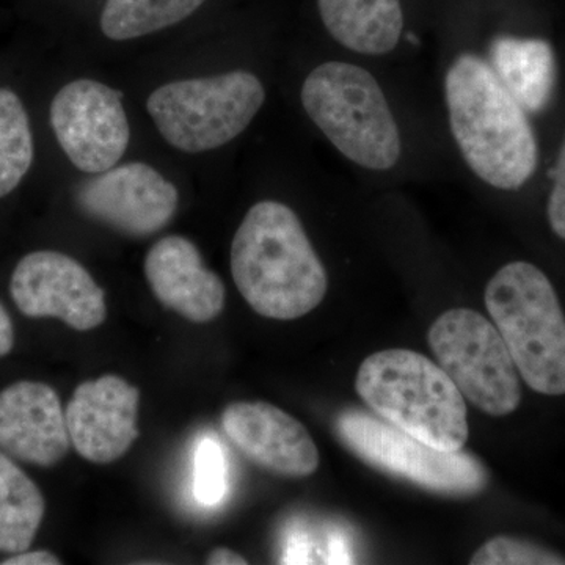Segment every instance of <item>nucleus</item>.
Here are the masks:
<instances>
[{
  "label": "nucleus",
  "instance_id": "nucleus-1",
  "mask_svg": "<svg viewBox=\"0 0 565 565\" xmlns=\"http://www.w3.org/2000/svg\"><path fill=\"white\" fill-rule=\"evenodd\" d=\"M232 274L253 310L277 321L310 313L329 288L302 223L278 202L256 203L245 215L234 234Z\"/></svg>",
  "mask_w": 565,
  "mask_h": 565
},
{
  "label": "nucleus",
  "instance_id": "nucleus-2",
  "mask_svg": "<svg viewBox=\"0 0 565 565\" xmlns=\"http://www.w3.org/2000/svg\"><path fill=\"white\" fill-rule=\"evenodd\" d=\"M452 136L468 167L487 184L515 191L535 172L537 140L526 110L490 63L462 54L445 79Z\"/></svg>",
  "mask_w": 565,
  "mask_h": 565
},
{
  "label": "nucleus",
  "instance_id": "nucleus-3",
  "mask_svg": "<svg viewBox=\"0 0 565 565\" xmlns=\"http://www.w3.org/2000/svg\"><path fill=\"white\" fill-rule=\"evenodd\" d=\"M356 393L396 429L440 451H462L467 405L455 382L422 353L388 349L364 359Z\"/></svg>",
  "mask_w": 565,
  "mask_h": 565
},
{
  "label": "nucleus",
  "instance_id": "nucleus-4",
  "mask_svg": "<svg viewBox=\"0 0 565 565\" xmlns=\"http://www.w3.org/2000/svg\"><path fill=\"white\" fill-rule=\"evenodd\" d=\"M486 305L526 385L565 394V316L548 277L534 264H508L487 285Z\"/></svg>",
  "mask_w": 565,
  "mask_h": 565
},
{
  "label": "nucleus",
  "instance_id": "nucleus-5",
  "mask_svg": "<svg viewBox=\"0 0 565 565\" xmlns=\"http://www.w3.org/2000/svg\"><path fill=\"white\" fill-rule=\"evenodd\" d=\"M308 117L356 166L390 170L401 156L397 122L381 85L362 66L322 63L302 87Z\"/></svg>",
  "mask_w": 565,
  "mask_h": 565
},
{
  "label": "nucleus",
  "instance_id": "nucleus-6",
  "mask_svg": "<svg viewBox=\"0 0 565 565\" xmlns=\"http://www.w3.org/2000/svg\"><path fill=\"white\" fill-rule=\"evenodd\" d=\"M266 92L248 71L170 82L148 98V111L163 139L185 152L223 147L250 125Z\"/></svg>",
  "mask_w": 565,
  "mask_h": 565
},
{
  "label": "nucleus",
  "instance_id": "nucleus-7",
  "mask_svg": "<svg viewBox=\"0 0 565 565\" xmlns=\"http://www.w3.org/2000/svg\"><path fill=\"white\" fill-rule=\"evenodd\" d=\"M441 370L487 415L505 416L522 401L519 371L497 327L468 308L446 311L429 330Z\"/></svg>",
  "mask_w": 565,
  "mask_h": 565
},
{
  "label": "nucleus",
  "instance_id": "nucleus-8",
  "mask_svg": "<svg viewBox=\"0 0 565 565\" xmlns=\"http://www.w3.org/2000/svg\"><path fill=\"white\" fill-rule=\"evenodd\" d=\"M341 440L364 462L403 476L434 492L476 493L486 486L482 465L462 451L446 452L362 412L338 419Z\"/></svg>",
  "mask_w": 565,
  "mask_h": 565
},
{
  "label": "nucleus",
  "instance_id": "nucleus-9",
  "mask_svg": "<svg viewBox=\"0 0 565 565\" xmlns=\"http://www.w3.org/2000/svg\"><path fill=\"white\" fill-rule=\"evenodd\" d=\"M121 99V92L92 79L70 82L52 99V129L82 172H106L125 154L131 132Z\"/></svg>",
  "mask_w": 565,
  "mask_h": 565
},
{
  "label": "nucleus",
  "instance_id": "nucleus-10",
  "mask_svg": "<svg viewBox=\"0 0 565 565\" xmlns=\"http://www.w3.org/2000/svg\"><path fill=\"white\" fill-rule=\"evenodd\" d=\"M10 292L18 310L28 318L61 319L79 332L96 329L107 318L103 289L65 253L25 255L11 275Z\"/></svg>",
  "mask_w": 565,
  "mask_h": 565
},
{
  "label": "nucleus",
  "instance_id": "nucleus-11",
  "mask_svg": "<svg viewBox=\"0 0 565 565\" xmlns=\"http://www.w3.org/2000/svg\"><path fill=\"white\" fill-rule=\"evenodd\" d=\"M77 204L88 217L134 237L158 233L172 221L177 188L140 162L115 166L82 182Z\"/></svg>",
  "mask_w": 565,
  "mask_h": 565
},
{
  "label": "nucleus",
  "instance_id": "nucleus-12",
  "mask_svg": "<svg viewBox=\"0 0 565 565\" xmlns=\"http://www.w3.org/2000/svg\"><path fill=\"white\" fill-rule=\"evenodd\" d=\"M139 388L118 375L82 382L65 411L77 455L93 463L121 459L139 438Z\"/></svg>",
  "mask_w": 565,
  "mask_h": 565
},
{
  "label": "nucleus",
  "instance_id": "nucleus-13",
  "mask_svg": "<svg viewBox=\"0 0 565 565\" xmlns=\"http://www.w3.org/2000/svg\"><path fill=\"white\" fill-rule=\"evenodd\" d=\"M222 429L234 448L269 473L305 478L319 467V451L302 423L267 403H234Z\"/></svg>",
  "mask_w": 565,
  "mask_h": 565
},
{
  "label": "nucleus",
  "instance_id": "nucleus-14",
  "mask_svg": "<svg viewBox=\"0 0 565 565\" xmlns=\"http://www.w3.org/2000/svg\"><path fill=\"white\" fill-rule=\"evenodd\" d=\"M71 448L58 394L43 382H14L0 392V451L24 463L51 468Z\"/></svg>",
  "mask_w": 565,
  "mask_h": 565
},
{
  "label": "nucleus",
  "instance_id": "nucleus-15",
  "mask_svg": "<svg viewBox=\"0 0 565 565\" xmlns=\"http://www.w3.org/2000/svg\"><path fill=\"white\" fill-rule=\"evenodd\" d=\"M145 275L159 302L188 321H214L225 307V286L203 264L199 248L182 236H167L145 258Z\"/></svg>",
  "mask_w": 565,
  "mask_h": 565
},
{
  "label": "nucleus",
  "instance_id": "nucleus-16",
  "mask_svg": "<svg viewBox=\"0 0 565 565\" xmlns=\"http://www.w3.org/2000/svg\"><path fill=\"white\" fill-rule=\"evenodd\" d=\"M323 25L338 43L360 54H388L403 35L401 0H318Z\"/></svg>",
  "mask_w": 565,
  "mask_h": 565
},
{
  "label": "nucleus",
  "instance_id": "nucleus-17",
  "mask_svg": "<svg viewBox=\"0 0 565 565\" xmlns=\"http://www.w3.org/2000/svg\"><path fill=\"white\" fill-rule=\"evenodd\" d=\"M490 66L523 109L548 106L556 84L555 51L548 41L498 36L490 46Z\"/></svg>",
  "mask_w": 565,
  "mask_h": 565
},
{
  "label": "nucleus",
  "instance_id": "nucleus-18",
  "mask_svg": "<svg viewBox=\"0 0 565 565\" xmlns=\"http://www.w3.org/2000/svg\"><path fill=\"white\" fill-rule=\"evenodd\" d=\"M46 512L43 494L24 471L0 451V552L29 550Z\"/></svg>",
  "mask_w": 565,
  "mask_h": 565
},
{
  "label": "nucleus",
  "instance_id": "nucleus-19",
  "mask_svg": "<svg viewBox=\"0 0 565 565\" xmlns=\"http://www.w3.org/2000/svg\"><path fill=\"white\" fill-rule=\"evenodd\" d=\"M204 0H107L102 29L107 39L125 41L162 31L191 17Z\"/></svg>",
  "mask_w": 565,
  "mask_h": 565
},
{
  "label": "nucleus",
  "instance_id": "nucleus-20",
  "mask_svg": "<svg viewBox=\"0 0 565 565\" xmlns=\"http://www.w3.org/2000/svg\"><path fill=\"white\" fill-rule=\"evenodd\" d=\"M33 162V137L20 96L0 88V199L20 185Z\"/></svg>",
  "mask_w": 565,
  "mask_h": 565
},
{
  "label": "nucleus",
  "instance_id": "nucleus-21",
  "mask_svg": "<svg viewBox=\"0 0 565 565\" xmlns=\"http://www.w3.org/2000/svg\"><path fill=\"white\" fill-rule=\"evenodd\" d=\"M473 565H565V557L523 539L498 535L471 556Z\"/></svg>",
  "mask_w": 565,
  "mask_h": 565
},
{
  "label": "nucleus",
  "instance_id": "nucleus-22",
  "mask_svg": "<svg viewBox=\"0 0 565 565\" xmlns=\"http://www.w3.org/2000/svg\"><path fill=\"white\" fill-rule=\"evenodd\" d=\"M228 489V463L221 441L211 435L202 438L195 455L196 500L203 505L221 503Z\"/></svg>",
  "mask_w": 565,
  "mask_h": 565
},
{
  "label": "nucleus",
  "instance_id": "nucleus-23",
  "mask_svg": "<svg viewBox=\"0 0 565 565\" xmlns=\"http://www.w3.org/2000/svg\"><path fill=\"white\" fill-rule=\"evenodd\" d=\"M546 212H548V222L553 232L565 241V137L555 170H553V189Z\"/></svg>",
  "mask_w": 565,
  "mask_h": 565
},
{
  "label": "nucleus",
  "instance_id": "nucleus-24",
  "mask_svg": "<svg viewBox=\"0 0 565 565\" xmlns=\"http://www.w3.org/2000/svg\"><path fill=\"white\" fill-rule=\"evenodd\" d=\"M2 565H58L62 564V561L58 559V556H55L54 553L43 552V550H39V552H24L13 553L10 557H7L6 561L0 563Z\"/></svg>",
  "mask_w": 565,
  "mask_h": 565
},
{
  "label": "nucleus",
  "instance_id": "nucleus-25",
  "mask_svg": "<svg viewBox=\"0 0 565 565\" xmlns=\"http://www.w3.org/2000/svg\"><path fill=\"white\" fill-rule=\"evenodd\" d=\"M14 345V327L9 311L0 303V359L9 355Z\"/></svg>",
  "mask_w": 565,
  "mask_h": 565
},
{
  "label": "nucleus",
  "instance_id": "nucleus-26",
  "mask_svg": "<svg viewBox=\"0 0 565 565\" xmlns=\"http://www.w3.org/2000/svg\"><path fill=\"white\" fill-rule=\"evenodd\" d=\"M206 563L212 565H247L248 561L244 556L237 555L233 550L223 548L222 546V548L212 550Z\"/></svg>",
  "mask_w": 565,
  "mask_h": 565
}]
</instances>
